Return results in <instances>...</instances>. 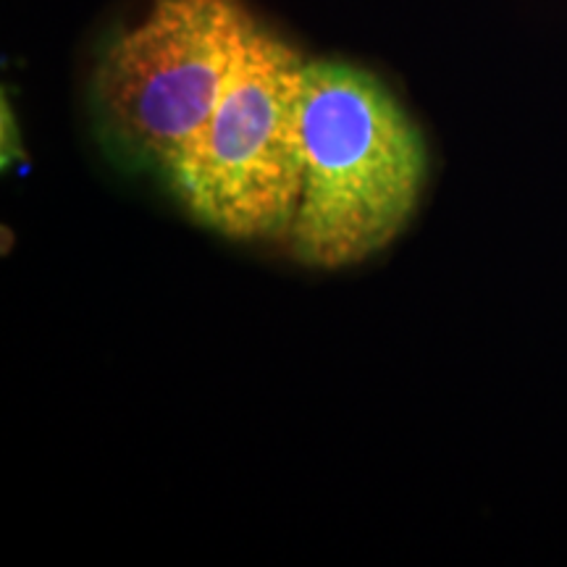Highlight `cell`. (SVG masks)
<instances>
[{
	"label": "cell",
	"instance_id": "6da1fadb",
	"mask_svg": "<svg viewBox=\"0 0 567 567\" xmlns=\"http://www.w3.org/2000/svg\"><path fill=\"white\" fill-rule=\"evenodd\" d=\"M305 174L289 247L308 268L363 264L400 237L429 179L413 116L371 71L347 61L305 63Z\"/></svg>",
	"mask_w": 567,
	"mask_h": 567
},
{
	"label": "cell",
	"instance_id": "7a4b0ae2",
	"mask_svg": "<svg viewBox=\"0 0 567 567\" xmlns=\"http://www.w3.org/2000/svg\"><path fill=\"white\" fill-rule=\"evenodd\" d=\"M255 27L239 0H153L111 34L87 84L92 132L109 158L163 184L208 124Z\"/></svg>",
	"mask_w": 567,
	"mask_h": 567
},
{
	"label": "cell",
	"instance_id": "3957f363",
	"mask_svg": "<svg viewBox=\"0 0 567 567\" xmlns=\"http://www.w3.org/2000/svg\"><path fill=\"white\" fill-rule=\"evenodd\" d=\"M308 59L255 27L208 124L163 179L179 208L229 239L289 234L302 193Z\"/></svg>",
	"mask_w": 567,
	"mask_h": 567
}]
</instances>
